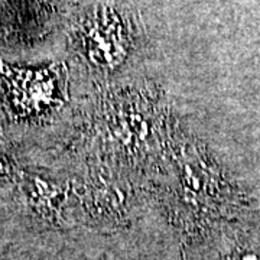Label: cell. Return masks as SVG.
I'll return each instance as SVG.
<instances>
[{"label":"cell","mask_w":260,"mask_h":260,"mask_svg":"<svg viewBox=\"0 0 260 260\" xmlns=\"http://www.w3.org/2000/svg\"><path fill=\"white\" fill-rule=\"evenodd\" d=\"M9 99L23 116H39L59 103V84L55 71H5Z\"/></svg>","instance_id":"cell-1"},{"label":"cell","mask_w":260,"mask_h":260,"mask_svg":"<svg viewBox=\"0 0 260 260\" xmlns=\"http://www.w3.org/2000/svg\"><path fill=\"white\" fill-rule=\"evenodd\" d=\"M84 45L90 62L99 67H113L124 54L123 44V28L119 26L117 19L113 16H97L93 26L85 29Z\"/></svg>","instance_id":"cell-2"},{"label":"cell","mask_w":260,"mask_h":260,"mask_svg":"<svg viewBox=\"0 0 260 260\" xmlns=\"http://www.w3.org/2000/svg\"><path fill=\"white\" fill-rule=\"evenodd\" d=\"M0 260H97L80 249L78 244L64 242L37 243L16 246L0 253Z\"/></svg>","instance_id":"cell-3"},{"label":"cell","mask_w":260,"mask_h":260,"mask_svg":"<svg viewBox=\"0 0 260 260\" xmlns=\"http://www.w3.org/2000/svg\"><path fill=\"white\" fill-rule=\"evenodd\" d=\"M217 260H260V233H237L225 240Z\"/></svg>","instance_id":"cell-4"}]
</instances>
